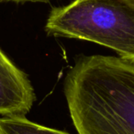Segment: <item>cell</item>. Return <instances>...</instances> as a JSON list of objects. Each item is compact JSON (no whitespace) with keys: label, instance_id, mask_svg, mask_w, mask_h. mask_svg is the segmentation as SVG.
Instances as JSON below:
<instances>
[{"label":"cell","instance_id":"cell-1","mask_svg":"<svg viewBox=\"0 0 134 134\" xmlns=\"http://www.w3.org/2000/svg\"><path fill=\"white\" fill-rule=\"evenodd\" d=\"M78 134H134V64L119 57L79 55L63 86Z\"/></svg>","mask_w":134,"mask_h":134},{"label":"cell","instance_id":"cell-2","mask_svg":"<svg viewBox=\"0 0 134 134\" xmlns=\"http://www.w3.org/2000/svg\"><path fill=\"white\" fill-rule=\"evenodd\" d=\"M44 29L49 36L109 48L134 64V0H74L52 8Z\"/></svg>","mask_w":134,"mask_h":134},{"label":"cell","instance_id":"cell-3","mask_svg":"<svg viewBox=\"0 0 134 134\" xmlns=\"http://www.w3.org/2000/svg\"><path fill=\"white\" fill-rule=\"evenodd\" d=\"M34 101L35 93L28 75L0 49V115L26 116Z\"/></svg>","mask_w":134,"mask_h":134},{"label":"cell","instance_id":"cell-4","mask_svg":"<svg viewBox=\"0 0 134 134\" xmlns=\"http://www.w3.org/2000/svg\"><path fill=\"white\" fill-rule=\"evenodd\" d=\"M0 134H70L40 125L23 117L0 118Z\"/></svg>","mask_w":134,"mask_h":134},{"label":"cell","instance_id":"cell-5","mask_svg":"<svg viewBox=\"0 0 134 134\" xmlns=\"http://www.w3.org/2000/svg\"><path fill=\"white\" fill-rule=\"evenodd\" d=\"M50 0H10V2H16V3H25V2H42L46 3L49 2Z\"/></svg>","mask_w":134,"mask_h":134},{"label":"cell","instance_id":"cell-6","mask_svg":"<svg viewBox=\"0 0 134 134\" xmlns=\"http://www.w3.org/2000/svg\"><path fill=\"white\" fill-rule=\"evenodd\" d=\"M0 2H10V0H0Z\"/></svg>","mask_w":134,"mask_h":134}]
</instances>
